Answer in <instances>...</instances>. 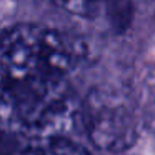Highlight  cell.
I'll list each match as a JSON object with an SVG mask.
<instances>
[{"instance_id":"6da1fadb","label":"cell","mask_w":155,"mask_h":155,"mask_svg":"<svg viewBox=\"0 0 155 155\" xmlns=\"http://www.w3.org/2000/svg\"><path fill=\"white\" fill-rule=\"evenodd\" d=\"M82 55L74 37L45 25L0 35V132L28 143L65 137L80 115L70 75Z\"/></svg>"},{"instance_id":"3957f363","label":"cell","mask_w":155,"mask_h":155,"mask_svg":"<svg viewBox=\"0 0 155 155\" xmlns=\"http://www.w3.org/2000/svg\"><path fill=\"white\" fill-rule=\"evenodd\" d=\"M52 2L68 14L92 20L112 14L114 4H118V0H52Z\"/></svg>"},{"instance_id":"7a4b0ae2","label":"cell","mask_w":155,"mask_h":155,"mask_svg":"<svg viewBox=\"0 0 155 155\" xmlns=\"http://www.w3.org/2000/svg\"><path fill=\"white\" fill-rule=\"evenodd\" d=\"M80 117L92 143L107 152H124L138 138V120L122 97L94 90L80 107Z\"/></svg>"},{"instance_id":"277c9868","label":"cell","mask_w":155,"mask_h":155,"mask_svg":"<svg viewBox=\"0 0 155 155\" xmlns=\"http://www.w3.org/2000/svg\"><path fill=\"white\" fill-rule=\"evenodd\" d=\"M20 155H92L84 147L70 142L65 137H57L44 142H25Z\"/></svg>"}]
</instances>
